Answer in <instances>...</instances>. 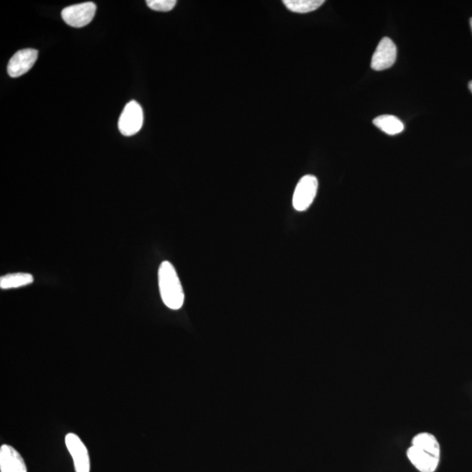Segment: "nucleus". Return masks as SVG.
<instances>
[{
  "mask_svg": "<svg viewBox=\"0 0 472 472\" xmlns=\"http://www.w3.org/2000/svg\"><path fill=\"white\" fill-rule=\"evenodd\" d=\"M96 6L93 2L76 3L62 10V20L70 27L80 28L87 26L94 19Z\"/></svg>",
  "mask_w": 472,
  "mask_h": 472,
  "instance_id": "5",
  "label": "nucleus"
},
{
  "mask_svg": "<svg viewBox=\"0 0 472 472\" xmlns=\"http://www.w3.org/2000/svg\"><path fill=\"white\" fill-rule=\"evenodd\" d=\"M470 22H471V30H472V17H471V19Z\"/></svg>",
  "mask_w": 472,
  "mask_h": 472,
  "instance_id": "15",
  "label": "nucleus"
},
{
  "mask_svg": "<svg viewBox=\"0 0 472 472\" xmlns=\"http://www.w3.org/2000/svg\"><path fill=\"white\" fill-rule=\"evenodd\" d=\"M469 89H470V90L471 91V93H472V80L470 83H469Z\"/></svg>",
  "mask_w": 472,
  "mask_h": 472,
  "instance_id": "14",
  "label": "nucleus"
},
{
  "mask_svg": "<svg viewBox=\"0 0 472 472\" xmlns=\"http://www.w3.org/2000/svg\"><path fill=\"white\" fill-rule=\"evenodd\" d=\"M410 463L420 472H435L441 458V448L436 437L432 434L419 433L412 439L407 450Z\"/></svg>",
  "mask_w": 472,
  "mask_h": 472,
  "instance_id": "1",
  "label": "nucleus"
},
{
  "mask_svg": "<svg viewBox=\"0 0 472 472\" xmlns=\"http://www.w3.org/2000/svg\"><path fill=\"white\" fill-rule=\"evenodd\" d=\"M159 286L161 299L164 306L171 310H180L183 306L185 294L180 278L174 266L164 261L159 269Z\"/></svg>",
  "mask_w": 472,
  "mask_h": 472,
  "instance_id": "2",
  "label": "nucleus"
},
{
  "mask_svg": "<svg viewBox=\"0 0 472 472\" xmlns=\"http://www.w3.org/2000/svg\"><path fill=\"white\" fill-rule=\"evenodd\" d=\"M397 48L391 38L385 37L377 45L376 52L373 55L371 66L376 71L391 68L396 61Z\"/></svg>",
  "mask_w": 472,
  "mask_h": 472,
  "instance_id": "7",
  "label": "nucleus"
},
{
  "mask_svg": "<svg viewBox=\"0 0 472 472\" xmlns=\"http://www.w3.org/2000/svg\"><path fill=\"white\" fill-rule=\"evenodd\" d=\"M143 124V108L136 101H129L122 110L118 121V129L122 135L131 136L141 129Z\"/></svg>",
  "mask_w": 472,
  "mask_h": 472,
  "instance_id": "4",
  "label": "nucleus"
},
{
  "mask_svg": "<svg viewBox=\"0 0 472 472\" xmlns=\"http://www.w3.org/2000/svg\"><path fill=\"white\" fill-rule=\"evenodd\" d=\"M37 58L38 51L33 48L23 49V50L17 52L10 58L8 66H7L8 75L13 78L24 75L33 68Z\"/></svg>",
  "mask_w": 472,
  "mask_h": 472,
  "instance_id": "8",
  "label": "nucleus"
},
{
  "mask_svg": "<svg viewBox=\"0 0 472 472\" xmlns=\"http://www.w3.org/2000/svg\"><path fill=\"white\" fill-rule=\"evenodd\" d=\"M65 444L73 458L76 472H90L89 451L80 437L69 433L65 436Z\"/></svg>",
  "mask_w": 472,
  "mask_h": 472,
  "instance_id": "6",
  "label": "nucleus"
},
{
  "mask_svg": "<svg viewBox=\"0 0 472 472\" xmlns=\"http://www.w3.org/2000/svg\"><path fill=\"white\" fill-rule=\"evenodd\" d=\"M34 283L33 275L29 273H13L1 276L0 278V288L1 289H10L20 288V287L27 286Z\"/></svg>",
  "mask_w": 472,
  "mask_h": 472,
  "instance_id": "11",
  "label": "nucleus"
},
{
  "mask_svg": "<svg viewBox=\"0 0 472 472\" xmlns=\"http://www.w3.org/2000/svg\"><path fill=\"white\" fill-rule=\"evenodd\" d=\"M318 181L313 175H306L297 183L293 195V206L296 211L303 212L310 208L316 197Z\"/></svg>",
  "mask_w": 472,
  "mask_h": 472,
  "instance_id": "3",
  "label": "nucleus"
},
{
  "mask_svg": "<svg viewBox=\"0 0 472 472\" xmlns=\"http://www.w3.org/2000/svg\"><path fill=\"white\" fill-rule=\"evenodd\" d=\"M147 6L154 10L169 12L176 6V0H147Z\"/></svg>",
  "mask_w": 472,
  "mask_h": 472,
  "instance_id": "13",
  "label": "nucleus"
},
{
  "mask_svg": "<svg viewBox=\"0 0 472 472\" xmlns=\"http://www.w3.org/2000/svg\"><path fill=\"white\" fill-rule=\"evenodd\" d=\"M373 124L387 135L400 134L404 131V124L400 119L392 115H382L373 119Z\"/></svg>",
  "mask_w": 472,
  "mask_h": 472,
  "instance_id": "10",
  "label": "nucleus"
},
{
  "mask_svg": "<svg viewBox=\"0 0 472 472\" xmlns=\"http://www.w3.org/2000/svg\"><path fill=\"white\" fill-rule=\"evenodd\" d=\"M324 0H285L283 3L294 13H307L320 8Z\"/></svg>",
  "mask_w": 472,
  "mask_h": 472,
  "instance_id": "12",
  "label": "nucleus"
},
{
  "mask_svg": "<svg viewBox=\"0 0 472 472\" xmlns=\"http://www.w3.org/2000/svg\"><path fill=\"white\" fill-rule=\"evenodd\" d=\"M0 471L27 472L22 457L13 447L7 444L0 448Z\"/></svg>",
  "mask_w": 472,
  "mask_h": 472,
  "instance_id": "9",
  "label": "nucleus"
}]
</instances>
